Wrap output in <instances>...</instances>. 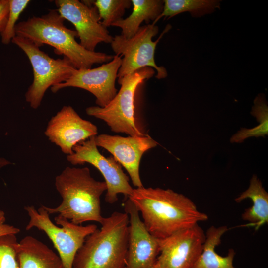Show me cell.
<instances>
[{"instance_id":"22","label":"cell","mask_w":268,"mask_h":268,"mask_svg":"<svg viewBox=\"0 0 268 268\" xmlns=\"http://www.w3.org/2000/svg\"><path fill=\"white\" fill-rule=\"evenodd\" d=\"M16 235L0 236V268H19L17 255Z\"/></svg>"},{"instance_id":"21","label":"cell","mask_w":268,"mask_h":268,"mask_svg":"<svg viewBox=\"0 0 268 268\" xmlns=\"http://www.w3.org/2000/svg\"><path fill=\"white\" fill-rule=\"evenodd\" d=\"M94 4L101 24L106 28L122 19L126 10L132 5L131 0H97Z\"/></svg>"},{"instance_id":"20","label":"cell","mask_w":268,"mask_h":268,"mask_svg":"<svg viewBox=\"0 0 268 268\" xmlns=\"http://www.w3.org/2000/svg\"><path fill=\"white\" fill-rule=\"evenodd\" d=\"M220 6V1L214 0H164L161 13L152 23L161 18H171L184 12L191 13L194 17H200L213 12Z\"/></svg>"},{"instance_id":"2","label":"cell","mask_w":268,"mask_h":268,"mask_svg":"<svg viewBox=\"0 0 268 268\" xmlns=\"http://www.w3.org/2000/svg\"><path fill=\"white\" fill-rule=\"evenodd\" d=\"M65 20L56 9H50L41 16H33L18 23L16 36L28 39L39 47L44 44L53 47L56 54L67 58L77 69L91 68L94 64L113 59V55L83 48L75 39L77 32L67 28Z\"/></svg>"},{"instance_id":"6","label":"cell","mask_w":268,"mask_h":268,"mask_svg":"<svg viewBox=\"0 0 268 268\" xmlns=\"http://www.w3.org/2000/svg\"><path fill=\"white\" fill-rule=\"evenodd\" d=\"M29 217L25 229L33 228L43 231L57 250L65 268H72L74 257L86 237L94 232L97 226L94 224L86 226L78 225L58 214L55 217V225L44 205L38 210L33 205L24 207Z\"/></svg>"},{"instance_id":"3","label":"cell","mask_w":268,"mask_h":268,"mask_svg":"<svg viewBox=\"0 0 268 268\" xmlns=\"http://www.w3.org/2000/svg\"><path fill=\"white\" fill-rule=\"evenodd\" d=\"M55 184L62 201L56 207L44 206L50 215L57 213L78 225L101 223L100 198L107 190L105 181L93 178L87 167H67L56 176Z\"/></svg>"},{"instance_id":"17","label":"cell","mask_w":268,"mask_h":268,"mask_svg":"<svg viewBox=\"0 0 268 268\" xmlns=\"http://www.w3.org/2000/svg\"><path fill=\"white\" fill-rule=\"evenodd\" d=\"M228 230L227 226H210L205 234L202 251L193 268H235L233 260L235 255L234 249H230L225 256L216 253L215 248L221 243V238Z\"/></svg>"},{"instance_id":"4","label":"cell","mask_w":268,"mask_h":268,"mask_svg":"<svg viewBox=\"0 0 268 268\" xmlns=\"http://www.w3.org/2000/svg\"><path fill=\"white\" fill-rule=\"evenodd\" d=\"M129 216L115 211L104 217L77 251L72 268H124L129 237Z\"/></svg>"},{"instance_id":"23","label":"cell","mask_w":268,"mask_h":268,"mask_svg":"<svg viewBox=\"0 0 268 268\" xmlns=\"http://www.w3.org/2000/svg\"><path fill=\"white\" fill-rule=\"evenodd\" d=\"M29 0H9V12L6 26L0 33L1 42L8 44L16 36L15 28L20 14L30 3Z\"/></svg>"},{"instance_id":"25","label":"cell","mask_w":268,"mask_h":268,"mask_svg":"<svg viewBox=\"0 0 268 268\" xmlns=\"http://www.w3.org/2000/svg\"><path fill=\"white\" fill-rule=\"evenodd\" d=\"M9 0H0V33L4 30L9 12Z\"/></svg>"},{"instance_id":"12","label":"cell","mask_w":268,"mask_h":268,"mask_svg":"<svg viewBox=\"0 0 268 268\" xmlns=\"http://www.w3.org/2000/svg\"><path fill=\"white\" fill-rule=\"evenodd\" d=\"M205 239L203 230L197 224L158 239L156 268H193L202 251Z\"/></svg>"},{"instance_id":"13","label":"cell","mask_w":268,"mask_h":268,"mask_svg":"<svg viewBox=\"0 0 268 268\" xmlns=\"http://www.w3.org/2000/svg\"><path fill=\"white\" fill-rule=\"evenodd\" d=\"M95 142L126 170L134 187H143L139 174L140 160L145 152L157 145L155 140L148 134L123 137L102 134L95 136Z\"/></svg>"},{"instance_id":"9","label":"cell","mask_w":268,"mask_h":268,"mask_svg":"<svg viewBox=\"0 0 268 268\" xmlns=\"http://www.w3.org/2000/svg\"><path fill=\"white\" fill-rule=\"evenodd\" d=\"M95 136L75 145L72 149L73 153L67 155V161L73 165L88 163L100 171L107 185L105 197L107 203H115L119 194H123L126 199H128L134 190L129 183L128 176L113 156L106 157L99 151Z\"/></svg>"},{"instance_id":"26","label":"cell","mask_w":268,"mask_h":268,"mask_svg":"<svg viewBox=\"0 0 268 268\" xmlns=\"http://www.w3.org/2000/svg\"><path fill=\"white\" fill-rule=\"evenodd\" d=\"M11 164H12V163L5 158H0V170L2 167Z\"/></svg>"},{"instance_id":"7","label":"cell","mask_w":268,"mask_h":268,"mask_svg":"<svg viewBox=\"0 0 268 268\" xmlns=\"http://www.w3.org/2000/svg\"><path fill=\"white\" fill-rule=\"evenodd\" d=\"M11 42L25 53L32 66L33 80L25 97L30 106L36 109L49 88L66 81L77 69L67 58L55 59L28 39L15 36Z\"/></svg>"},{"instance_id":"19","label":"cell","mask_w":268,"mask_h":268,"mask_svg":"<svg viewBox=\"0 0 268 268\" xmlns=\"http://www.w3.org/2000/svg\"><path fill=\"white\" fill-rule=\"evenodd\" d=\"M133 6L132 13L126 18H123L113 23L111 26L119 27L121 35L127 39L133 37L145 21L149 24L153 22L161 13L163 8V0H131Z\"/></svg>"},{"instance_id":"8","label":"cell","mask_w":268,"mask_h":268,"mask_svg":"<svg viewBox=\"0 0 268 268\" xmlns=\"http://www.w3.org/2000/svg\"><path fill=\"white\" fill-rule=\"evenodd\" d=\"M170 28L171 26L168 25L154 41L152 39L157 35L159 28L152 23L140 26L131 38L127 39L121 34L113 37L110 43L111 48L115 55L123 57L118 72V79L145 67L155 69L157 72L156 78H166L167 70L164 67L156 65L154 55L157 44Z\"/></svg>"},{"instance_id":"18","label":"cell","mask_w":268,"mask_h":268,"mask_svg":"<svg viewBox=\"0 0 268 268\" xmlns=\"http://www.w3.org/2000/svg\"><path fill=\"white\" fill-rule=\"evenodd\" d=\"M250 199L253 205L246 209L242 214V219L256 229L268 222V193L262 185V182L256 175L250 181L249 187L235 198L236 202Z\"/></svg>"},{"instance_id":"11","label":"cell","mask_w":268,"mask_h":268,"mask_svg":"<svg viewBox=\"0 0 268 268\" xmlns=\"http://www.w3.org/2000/svg\"><path fill=\"white\" fill-rule=\"evenodd\" d=\"M121 62V56L115 55L111 61L98 67L77 69L66 81L52 86L51 90L53 93H56L67 87L81 88L95 97L98 106L104 107L117 93L115 81Z\"/></svg>"},{"instance_id":"15","label":"cell","mask_w":268,"mask_h":268,"mask_svg":"<svg viewBox=\"0 0 268 268\" xmlns=\"http://www.w3.org/2000/svg\"><path fill=\"white\" fill-rule=\"evenodd\" d=\"M124 210L129 219L128 248L124 268H156L158 239L146 230L135 205L127 199Z\"/></svg>"},{"instance_id":"1","label":"cell","mask_w":268,"mask_h":268,"mask_svg":"<svg viewBox=\"0 0 268 268\" xmlns=\"http://www.w3.org/2000/svg\"><path fill=\"white\" fill-rule=\"evenodd\" d=\"M141 214L148 232L156 239L166 238L208 219L184 195L160 188H134L128 197Z\"/></svg>"},{"instance_id":"5","label":"cell","mask_w":268,"mask_h":268,"mask_svg":"<svg viewBox=\"0 0 268 268\" xmlns=\"http://www.w3.org/2000/svg\"><path fill=\"white\" fill-rule=\"evenodd\" d=\"M155 72L152 67H145L118 79L121 88L113 99L104 107H87L86 114L104 121L113 132L132 136L147 135L136 120L135 99L138 89Z\"/></svg>"},{"instance_id":"14","label":"cell","mask_w":268,"mask_h":268,"mask_svg":"<svg viewBox=\"0 0 268 268\" xmlns=\"http://www.w3.org/2000/svg\"><path fill=\"white\" fill-rule=\"evenodd\" d=\"M66 154L71 155L77 144L98 134L97 126L82 119L71 106H64L49 121L44 132Z\"/></svg>"},{"instance_id":"10","label":"cell","mask_w":268,"mask_h":268,"mask_svg":"<svg viewBox=\"0 0 268 268\" xmlns=\"http://www.w3.org/2000/svg\"><path fill=\"white\" fill-rule=\"evenodd\" d=\"M95 0H56V10L74 26L79 44L88 51L95 52L100 43H111L113 37L101 23Z\"/></svg>"},{"instance_id":"24","label":"cell","mask_w":268,"mask_h":268,"mask_svg":"<svg viewBox=\"0 0 268 268\" xmlns=\"http://www.w3.org/2000/svg\"><path fill=\"white\" fill-rule=\"evenodd\" d=\"M6 217L4 211L0 210V236L7 234H17L20 229L5 223Z\"/></svg>"},{"instance_id":"16","label":"cell","mask_w":268,"mask_h":268,"mask_svg":"<svg viewBox=\"0 0 268 268\" xmlns=\"http://www.w3.org/2000/svg\"><path fill=\"white\" fill-rule=\"evenodd\" d=\"M17 255L19 268H65L58 255L31 236L18 242Z\"/></svg>"},{"instance_id":"27","label":"cell","mask_w":268,"mask_h":268,"mask_svg":"<svg viewBox=\"0 0 268 268\" xmlns=\"http://www.w3.org/2000/svg\"><path fill=\"white\" fill-rule=\"evenodd\" d=\"M0 74H1V72H0Z\"/></svg>"}]
</instances>
